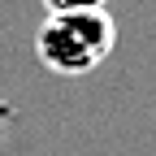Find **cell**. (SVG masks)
<instances>
[{
  "mask_svg": "<svg viewBox=\"0 0 156 156\" xmlns=\"http://www.w3.org/2000/svg\"><path fill=\"white\" fill-rule=\"evenodd\" d=\"M117 44V22L108 9H87V13H48L35 35V52L44 69L61 78H83L108 61Z\"/></svg>",
  "mask_w": 156,
  "mask_h": 156,
  "instance_id": "1",
  "label": "cell"
},
{
  "mask_svg": "<svg viewBox=\"0 0 156 156\" xmlns=\"http://www.w3.org/2000/svg\"><path fill=\"white\" fill-rule=\"evenodd\" d=\"M48 13H87V9H108V0H44Z\"/></svg>",
  "mask_w": 156,
  "mask_h": 156,
  "instance_id": "2",
  "label": "cell"
}]
</instances>
